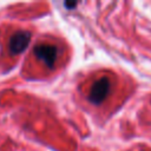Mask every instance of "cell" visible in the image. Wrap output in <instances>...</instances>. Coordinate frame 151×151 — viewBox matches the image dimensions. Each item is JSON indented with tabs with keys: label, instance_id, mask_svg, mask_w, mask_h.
Here are the masks:
<instances>
[{
	"label": "cell",
	"instance_id": "1",
	"mask_svg": "<svg viewBox=\"0 0 151 151\" xmlns=\"http://www.w3.org/2000/svg\"><path fill=\"white\" fill-rule=\"evenodd\" d=\"M110 92H111V80L105 76L100 77L92 84L88 93V100L93 105H99L107 98Z\"/></svg>",
	"mask_w": 151,
	"mask_h": 151
},
{
	"label": "cell",
	"instance_id": "3",
	"mask_svg": "<svg viewBox=\"0 0 151 151\" xmlns=\"http://www.w3.org/2000/svg\"><path fill=\"white\" fill-rule=\"evenodd\" d=\"M31 41L29 31H17L9 39L8 47L12 54H20L24 52Z\"/></svg>",
	"mask_w": 151,
	"mask_h": 151
},
{
	"label": "cell",
	"instance_id": "2",
	"mask_svg": "<svg viewBox=\"0 0 151 151\" xmlns=\"http://www.w3.org/2000/svg\"><path fill=\"white\" fill-rule=\"evenodd\" d=\"M34 54L47 67H53L58 58V48L51 44H40L34 48Z\"/></svg>",
	"mask_w": 151,
	"mask_h": 151
},
{
	"label": "cell",
	"instance_id": "4",
	"mask_svg": "<svg viewBox=\"0 0 151 151\" xmlns=\"http://www.w3.org/2000/svg\"><path fill=\"white\" fill-rule=\"evenodd\" d=\"M64 5H65V7H66L67 9H73V8L78 5V2H77V1H66Z\"/></svg>",
	"mask_w": 151,
	"mask_h": 151
}]
</instances>
